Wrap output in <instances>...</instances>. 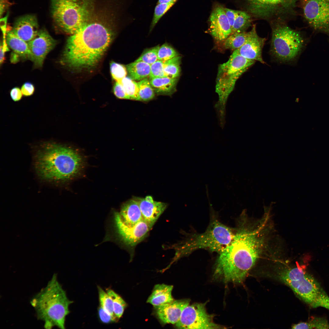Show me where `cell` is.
<instances>
[{
	"label": "cell",
	"mask_w": 329,
	"mask_h": 329,
	"mask_svg": "<svg viewBox=\"0 0 329 329\" xmlns=\"http://www.w3.org/2000/svg\"><path fill=\"white\" fill-rule=\"evenodd\" d=\"M106 292L111 298L114 314L119 320L122 316L127 304L122 298L112 289H107Z\"/></svg>",
	"instance_id": "f1b7e54d"
},
{
	"label": "cell",
	"mask_w": 329,
	"mask_h": 329,
	"mask_svg": "<svg viewBox=\"0 0 329 329\" xmlns=\"http://www.w3.org/2000/svg\"><path fill=\"white\" fill-rule=\"evenodd\" d=\"M114 35L112 30L106 24L89 21L68 37L62 63L75 70L92 68L99 62Z\"/></svg>",
	"instance_id": "7a4b0ae2"
},
{
	"label": "cell",
	"mask_w": 329,
	"mask_h": 329,
	"mask_svg": "<svg viewBox=\"0 0 329 329\" xmlns=\"http://www.w3.org/2000/svg\"><path fill=\"white\" fill-rule=\"evenodd\" d=\"M279 277L310 307L329 310V296L319 282L304 268L297 267L285 269L280 273Z\"/></svg>",
	"instance_id": "5b68a950"
},
{
	"label": "cell",
	"mask_w": 329,
	"mask_h": 329,
	"mask_svg": "<svg viewBox=\"0 0 329 329\" xmlns=\"http://www.w3.org/2000/svg\"><path fill=\"white\" fill-rule=\"evenodd\" d=\"M84 165L83 156L76 150L54 141L42 143L34 155L37 174L48 182L68 181L77 176Z\"/></svg>",
	"instance_id": "3957f363"
},
{
	"label": "cell",
	"mask_w": 329,
	"mask_h": 329,
	"mask_svg": "<svg viewBox=\"0 0 329 329\" xmlns=\"http://www.w3.org/2000/svg\"><path fill=\"white\" fill-rule=\"evenodd\" d=\"M8 17L7 15L5 17L2 18L1 19L0 24H1V28L2 30V31L3 33V42H6V41L5 39V36L6 35V34L7 32L9 31L7 29L6 27V23L7 18Z\"/></svg>",
	"instance_id": "b9f144b4"
},
{
	"label": "cell",
	"mask_w": 329,
	"mask_h": 329,
	"mask_svg": "<svg viewBox=\"0 0 329 329\" xmlns=\"http://www.w3.org/2000/svg\"><path fill=\"white\" fill-rule=\"evenodd\" d=\"M235 233L232 228L213 219L204 232L193 235L182 244L179 256L188 255L201 249L219 253L230 243Z\"/></svg>",
	"instance_id": "ba28073f"
},
{
	"label": "cell",
	"mask_w": 329,
	"mask_h": 329,
	"mask_svg": "<svg viewBox=\"0 0 329 329\" xmlns=\"http://www.w3.org/2000/svg\"><path fill=\"white\" fill-rule=\"evenodd\" d=\"M159 45L145 49L136 61H142L151 65L158 60L157 53Z\"/></svg>",
	"instance_id": "836d02e7"
},
{
	"label": "cell",
	"mask_w": 329,
	"mask_h": 329,
	"mask_svg": "<svg viewBox=\"0 0 329 329\" xmlns=\"http://www.w3.org/2000/svg\"><path fill=\"white\" fill-rule=\"evenodd\" d=\"M52 17L58 27L71 35L89 21L93 0H51Z\"/></svg>",
	"instance_id": "8992f818"
},
{
	"label": "cell",
	"mask_w": 329,
	"mask_h": 329,
	"mask_svg": "<svg viewBox=\"0 0 329 329\" xmlns=\"http://www.w3.org/2000/svg\"><path fill=\"white\" fill-rule=\"evenodd\" d=\"M0 3V15L1 16L9 4L8 0H1Z\"/></svg>",
	"instance_id": "7bdbcfd3"
},
{
	"label": "cell",
	"mask_w": 329,
	"mask_h": 329,
	"mask_svg": "<svg viewBox=\"0 0 329 329\" xmlns=\"http://www.w3.org/2000/svg\"><path fill=\"white\" fill-rule=\"evenodd\" d=\"M113 92L115 95L118 98L130 100L122 84L119 82L115 81L113 87Z\"/></svg>",
	"instance_id": "74e56055"
},
{
	"label": "cell",
	"mask_w": 329,
	"mask_h": 329,
	"mask_svg": "<svg viewBox=\"0 0 329 329\" xmlns=\"http://www.w3.org/2000/svg\"><path fill=\"white\" fill-rule=\"evenodd\" d=\"M232 30L231 34L246 31L251 26V16L246 12L224 8Z\"/></svg>",
	"instance_id": "ffe728a7"
},
{
	"label": "cell",
	"mask_w": 329,
	"mask_h": 329,
	"mask_svg": "<svg viewBox=\"0 0 329 329\" xmlns=\"http://www.w3.org/2000/svg\"><path fill=\"white\" fill-rule=\"evenodd\" d=\"M179 55L172 46L165 43L160 47L157 53L158 60L165 61Z\"/></svg>",
	"instance_id": "e575fe53"
},
{
	"label": "cell",
	"mask_w": 329,
	"mask_h": 329,
	"mask_svg": "<svg viewBox=\"0 0 329 329\" xmlns=\"http://www.w3.org/2000/svg\"><path fill=\"white\" fill-rule=\"evenodd\" d=\"M173 286L164 284L155 285L147 302L154 307L170 303L175 300L172 296Z\"/></svg>",
	"instance_id": "7402d4cb"
},
{
	"label": "cell",
	"mask_w": 329,
	"mask_h": 329,
	"mask_svg": "<svg viewBox=\"0 0 329 329\" xmlns=\"http://www.w3.org/2000/svg\"><path fill=\"white\" fill-rule=\"evenodd\" d=\"M149 81L155 93L159 95H169L176 91L178 78L157 77L150 79Z\"/></svg>",
	"instance_id": "603a6c76"
},
{
	"label": "cell",
	"mask_w": 329,
	"mask_h": 329,
	"mask_svg": "<svg viewBox=\"0 0 329 329\" xmlns=\"http://www.w3.org/2000/svg\"><path fill=\"white\" fill-rule=\"evenodd\" d=\"M98 312L99 319L102 323L109 324L111 322H114L111 315L100 306L98 308Z\"/></svg>",
	"instance_id": "f35d334b"
},
{
	"label": "cell",
	"mask_w": 329,
	"mask_h": 329,
	"mask_svg": "<svg viewBox=\"0 0 329 329\" xmlns=\"http://www.w3.org/2000/svg\"><path fill=\"white\" fill-rule=\"evenodd\" d=\"M73 302L67 297L55 273L47 285L30 301L37 319L44 322L46 329L54 327L65 329L66 317L70 312L69 307Z\"/></svg>",
	"instance_id": "277c9868"
},
{
	"label": "cell",
	"mask_w": 329,
	"mask_h": 329,
	"mask_svg": "<svg viewBox=\"0 0 329 329\" xmlns=\"http://www.w3.org/2000/svg\"><path fill=\"white\" fill-rule=\"evenodd\" d=\"M114 220L117 234L120 240L126 246L133 247L143 240L152 227L143 220L133 226L122 221L119 212H115Z\"/></svg>",
	"instance_id": "4fadbf2b"
},
{
	"label": "cell",
	"mask_w": 329,
	"mask_h": 329,
	"mask_svg": "<svg viewBox=\"0 0 329 329\" xmlns=\"http://www.w3.org/2000/svg\"><path fill=\"white\" fill-rule=\"evenodd\" d=\"M21 90L23 96L29 97L34 94L35 91V87L32 83L27 82L23 84Z\"/></svg>",
	"instance_id": "ab89813d"
},
{
	"label": "cell",
	"mask_w": 329,
	"mask_h": 329,
	"mask_svg": "<svg viewBox=\"0 0 329 329\" xmlns=\"http://www.w3.org/2000/svg\"><path fill=\"white\" fill-rule=\"evenodd\" d=\"M39 30L36 17L34 15H27L18 18L11 31L28 43L36 37Z\"/></svg>",
	"instance_id": "d6986e66"
},
{
	"label": "cell",
	"mask_w": 329,
	"mask_h": 329,
	"mask_svg": "<svg viewBox=\"0 0 329 329\" xmlns=\"http://www.w3.org/2000/svg\"><path fill=\"white\" fill-rule=\"evenodd\" d=\"M124 223L129 226H133L143 220L137 202L133 198L122 205L119 213Z\"/></svg>",
	"instance_id": "44dd1931"
},
{
	"label": "cell",
	"mask_w": 329,
	"mask_h": 329,
	"mask_svg": "<svg viewBox=\"0 0 329 329\" xmlns=\"http://www.w3.org/2000/svg\"><path fill=\"white\" fill-rule=\"evenodd\" d=\"M57 41L44 29L39 30L37 35L28 42L31 53V60L37 67H41L47 54L55 47Z\"/></svg>",
	"instance_id": "5bb4252c"
},
{
	"label": "cell",
	"mask_w": 329,
	"mask_h": 329,
	"mask_svg": "<svg viewBox=\"0 0 329 329\" xmlns=\"http://www.w3.org/2000/svg\"><path fill=\"white\" fill-rule=\"evenodd\" d=\"M241 224L230 243L219 253L213 277L224 283H239L245 279L261 253L263 239L260 229Z\"/></svg>",
	"instance_id": "6da1fadb"
},
{
	"label": "cell",
	"mask_w": 329,
	"mask_h": 329,
	"mask_svg": "<svg viewBox=\"0 0 329 329\" xmlns=\"http://www.w3.org/2000/svg\"><path fill=\"white\" fill-rule=\"evenodd\" d=\"M150 65L142 61H136L126 66L129 77L134 80L140 81L149 76Z\"/></svg>",
	"instance_id": "d4e9b609"
},
{
	"label": "cell",
	"mask_w": 329,
	"mask_h": 329,
	"mask_svg": "<svg viewBox=\"0 0 329 329\" xmlns=\"http://www.w3.org/2000/svg\"><path fill=\"white\" fill-rule=\"evenodd\" d=\"M7 44L20 57L30 60L31 53L28 43L14 34L11 30L7 32L6 36Z\"/></svg>",
	"instance_id": "cb8c5ba5"
},
{
	"label": "cell",
	"mask_w": 329,
	"mask_h": 329,
	"mask_svg": "<svg viewBox=\"0 0 329 329\" xmlns=\"http://www.w3.org/2000/svg\"><path fill=\"white\" fill-rule=\"evenodd\" d=\"M206 303H195L186 307L175 324L181 329H219L224 328L214 323L212 315L207 312Z\"/></svg>",
	"instance_id": "8fae6325"
},
{
	"label": "cell",
	"mask_w": 329,
	"mask_h": 329,
	"mask_svg": "<svg viewBox=\"0 0 329 329\" xmlns=\"http://www.w3.org/2000/svg\"><path fill=\"white\" fill-rule=\"evenodd\" d=\"M164 61L158 60L150 65L149 79L166 77L164 71Z\"/></svg>",
	"instance_id": "8d00e7d4"
},
{
	"label": "cell",
	"mask_w": 329,
	"mask_h": 329,
	"mask_svg": "<svg viewBox=\"0 0 329 329\" xmlns=\"http://www.w3.org/2000/svg\"><path fill=\"white\" fill-rule=\"evenodd\" d=\"M250 34V31L231 34L223 41L224 46L226 49H237L246 42Z\"/></svg>",
	"instance_id": "484cf974"
},
{
	"label": "cell",
	"mask_w": 329,
	"mask_h": 329,
	"mask_svg": "<svg viewBox=\"0 0 329 329\" xmlns=\"http://www.w3.org/2000/svg\"><path fill=\"white\" fill-rule=\"evenodd\" d=\"M304 17L314 29L329 32V0H301Z\"/></svg>",
	"instance_id": "7c38bea8"
},
{
	"label": "cell",
	"mask_w": 329,
	"mask_h": 329,
	"mask_svg": "<svg viewBox=\"0 0 329 329\" xmlns=\"http://www.w3.org/2000/svg\"><path fill=\"white\" fill-rule=\"evenodd\" d=\"M137 84L140 101H148L154 97L155 92L147 78H145L139 81Z\"/></svg>",
	"instance_id": "f546056e"
},
{
	"label": "cell",
	"mask_w": 329,
	"mask_h": 329,
	"mask_svg": "<svg viewBox=\"0 0 329 329\" xmlns=\"http://www.w3.org/2000/svg\"><path fill=\"white\" fill-rule=\"evenodd\" d=\"M190 302L189 299L174 300L170 303L154 307L155 314L163 324H175Z\"/></svg>",
	"instance_id": "e0dca14e"
},
{
	"label": "cell",
	"mask_w": 329,
	"mask_h": 329,
	"mask_svg": "<svg viewBox=\"0 0 329 329\" xmlns=\"http://www.w3.org/2000/svg\"><path fill=\"white\" fill-rule=\"evenodd\" d=\"M178 0H158L157 4L172 2L175 3Z\"/></svg>",
	"instance_id": "bcb514c9"
},
{
	"label": "cell",
	"mask_w": 329,
	"mask_h": 329,
	"mask_svg": "<svg viewBox=\"0 0 329 329\" xmlns=\"http://www.w3.org/2000/svg\"><path fill=\"white\" fill-rule=\"evenodd\" d=\"M119 83L122 85L130 100L140 101L137 83L129 77L126 76Z\"/></svg>",
	"instance_id": "1f68e13d"
},
{
	"label": "cell",
	"mask_w": 329,
	"mask_h": 329,
	"mask_svg": "<svg viewBox=\"0 0 329 329\" xmlns=\"http://www.w3.org/2000/svg\"><path fill=\"white\" fill-rule=\"evenodd\" d=\"M181 57L178 56L164 61V71L165 76L171 78H177L180 73Z\"/></svg>",
	"instance_id": "4316f807"
},
{
	"label": "cell",
	"mask_w": 329,
	"mask_h": 329,
	"mask_svg": "<svg viewBox=\"0 0 329 329\" xmlns=\"http://www.w3.org/2000/svg\"><path fill=\"white\" fill-rule=\"evenodd\" d=\"M110 71L113 79L119 82L126 76L127 73L126 67L114 62L110 64Z\"/></svg>",
	"instance_id": "d590c367"
},
{
	"label": "cell",
	"mask_w": 329,
	"mask_h": 329,
	"mask_svg": "<svg viewBox=\"0 0 329 329\" xmlns=\"http://www.w3.org/2000/svg\"><path fill=\"white\" fill-rule=\"evenodd\" d=\"M255 62L233 51L227 62L219 66L215 86L218 99L214 107L220 120L225 119L227 101L237 80Z\"/></svg>",
	"instance_id": "52a82bcc"
},
{
	"label": "cell",
	"mask_w": 329,
	"mask_h": 329,
	"mask_svg": "<svg viewBox=\"0 0 329 329\" xmlns=\"http://www.w3.org/2000/svg\"><path fill=\"white\" fill-rule=\"evenodd\" d=\"M250 31L249 36L246 42L234 52L248 59L258 61L264 64L262 52L266 38L258 36L256 32L255 25H253Z\"/></svg>",
	"instance_id": "2e32d148"
},
{
	"label": "cell",
	"mask_w": 329,
	"mask_h": 329,
	"mask_svg": "<svg viewBox=\"0 0 329 329\" xmlns=\"http://www.w3.org/2000/svg\"><path fill=\"white\" fill-rule=\"evenodd\" d=\"M248 13L258 18L280 20L293 13L295 0H245Z\"/></svg>",
	"instance_id": "30bf717a"
},
{
	"label": "cell",
	"mask_w": 329,
	"mask_h": 329,
	"mask_svg": "<svg viewBox=\"0 0 329 329\" xmlns=\"http://www.w3.org/2000/svg\"><path fill=\"white\" fill-rule=\"evenodd\" d=\"M100 306L108 313L112 317L114 322H117L118 320L115 316L113 311L112 299L107 292H105L101 287H97Z\"/></svg>",
	"instance_id": "4dcf8cb0"
},
{
	"label": "cell",
	"mask_w": 329,
	"mask_h": 329,
	"mask_svg": "<svg viewBox=\"0 0 329 329\" xmlns=\"http://www.w3.org/2000/svg\"><path fill=\"white\" fill-rule=\"evenodd\" d=\"M19 56L14 52H12L11 55L10 61L12 63L17 62L19 60Z\"/></svg>",
	"instance_id": "f6af8a7d"
},
{
	"label": "cell",
	"mask_w": 329,
	"mask_h": 329,
	"mask_svg": "<svg viewBox=\"0 0 329 329\" xmlns=\"http://www.w3.org/2000/svg\"><path fill=\"white\" fill-rule=\"evenodd\" d=\"M175 3H162L157 4L151 22L150 32L151 31L160 19Z\"/></svg>",
	"instance_id": "d6a6232c"
},
{
	"label": "cell",
	"mask_w": 329,
	"mask_h": 329,
	"mask_svg": "<svg viewBox=\"0 0 329 329\" xmlns=\"http://www.w3.org/2000/svg\"><path fill=\"white\" fill-rule=\"evenodd\" d=\"M6 51L4 48L2 42H1L0 48V63L2 64L5 59V52Z\"/></svg>",
	"instance_id": "ee69618b"
},
{
	"label": "cell",
	"mask_w": 329,
	"mask_h": 329,
	"mask_svg": "<svg viewBox=\"0 0 329 329\" xmlns=\"http://www.w3.org/2000/svg\"><path fill=\"white\" fill-rule=\"evenodd\" d=\"M10 97L14 102H18L20 101L23 96L21 89L18 87L12 88L9 92Z\"/></svg>",
	"instance_id": "60d3db41"
},
{
	"label": "cell",
	"mask_w": 329,
	"mask_h": 329,
	"mask_svg": "<svg viewBox=\"0 0 329 329\" xmlns=\"http://www.w3.org/2000/svg\"><path fill=\"white\" fill-rule=\"evenodd\" d=\"M133 198L139 205L143 220L151 227L167 207L166 203L154 201L150 196Z\"/></svg>",
	"instance_id": "ac0fdd59"
},
{
	"label": "cell",
	"mask_w": 329,
	"mask_h": 329,
	"mask_svg": "<svg viewBox=\"0 0 329 329\" xmlns=\"http://www.w3.org/2000/svg\"><path fill=\"white\" fill-rule=\"evenodd\" d=\"M271 51L278 60L292 61L300 53L303 46V38L299 32L292 29L282 21L271 24Z\"/></svg>",
	"instance_id": "9c48e42d"
},
{
	"label": "cell",
	"mask_w": 329,
	"mask_h": 329,
	"mask_svg": "<svg viewBox=\"0 0 329 329\" xmlns=\"http://www.w3.org/2000/svg\"><path fill=\"white\" fill-rule=\"evenodd\" d=\"M292 329H329V324L323 318L313 317L308 321L300 322L292 326Z\"/></svg>",
	"instance_id": "83f0119b"
},
{
	"label": "cell",
	"mask_w": 329,
	"mask_h": 329,
	"mask_svg": "<svg viewBox=\"0 0 329 329\" xmlns=\"http://www.w3.org/2000/svg\"><path fill=\"white\" fill-rule=\"evenodd\" d=\"M224 7L217 5L210 16L209 31L216 40L223 41L232 33L231 28Z\"/></svg>",
	"instance_id": "9a60e30c"
}]
</instances>
